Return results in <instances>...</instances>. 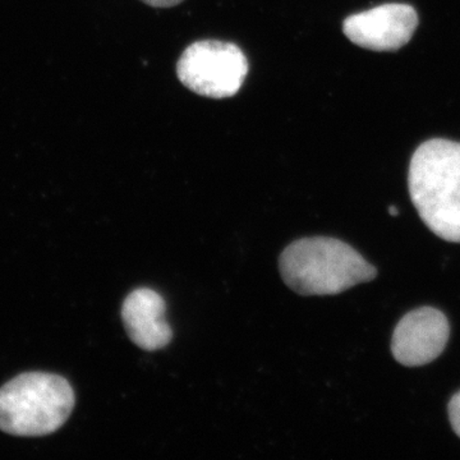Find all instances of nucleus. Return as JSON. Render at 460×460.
I'll list each match as a JSON object with an SVG mask.
<instances>
[{"instance_id":"nucleus-1","label":"nucleus","mask_w":460,"mask_h":460,"mask_svg":"<svg viewBox=\"0 0 460 460\" xmlns=\"http://www.w3.org/2000/svg\"><path fill=\"white\" fill-rule=\"evenodd\" d=\"M408 190L426 226L460 243V142L434 138L420 145L411 159Z\"/></svg>"},{"instance_id":"nucleus-2","label":"nucleus","mask_w":460,"mask_h":460,"mask_svg":"<svg viewBox=\"0 0 460 460\" xmlns=\"http://www.w3.org/2000/svg\"><path fill=\"white\" fill-rule=\"evenodd\" d=\"M284 283L302 296H334L376 278L375 266L337 238L311 237L293 242L281 252Z\"/></svg>"},{"instance_id":"nucleus-3","label":"nucleus","mask_w":460,"mask_h":460,"mask_svg":"<svg viewBox=\"0 0 460 460\" xmlns=\"http://www.w3.org/2000/svg\"><path fill=\"white\" fill-rule=\"evenodd\" d=\"M74 408V389L65 377L22 374L0 389V429L13 436L53 434Z\"/></svg>"},{"instance_id":"nucleus-4","label":"nucleus","mask_w":460,"mask_h":460,"mask_svg":"<svg viewBox=\"0 0 460 460\" xmlns=\"http://www.w3.org/2000/svg\"><path fill=\"white\" fill-rule=\"evenodd\" d=\"M247 74V58L232 42H193L177 63L181 84L205 98H232L243 86Z\"/></svg>"},{"instance_id":"nucleus-5","label":"nucleus","mask_w":460,"mask_h":460,"mask_svg":"<svg viewBox=\"0 0 460 460\" xmlns=\"http://www.w3.org/2000/svg\"><path fill=\"white\" fill-rule=\"evenodd\" d=\"M417 27L416 9L402 3H387L345 18L343 32L363 49L395 51L411 41Z\"/></svg>"},{"instance_id":"nucleus-6","label":"nucleus","mask_w":460,"mask_h":460,"mask_svg":"<svg viewBox=\"0 0 460 460\" xmlns=\"http://www.w3.org/2000/svg\"><path fill=\"white\" fill-rule=\"evenodd\" d=\"M450 338L447 317L434 307L405 314L394 330L392 353L405 367L429 365L441 356Z\"/></svg>"},{"instance_id":"nucleus-7","label":"nucleus","mask_w":460,"mask_h":460,"mask_svg":"<svg viewBox=\"0 0 460 460\" xmlns=\"http://www.w3.org/2000/svg\"><path fill=\"white\" fill-rule=\"evenodd\" d=\"M164 298L148 288H138L124 299L122 320L129 339L147 352L171 343L172 330L165 321Z\"/></svg>"},{"instance_id":"nucleus-8","label":"nucleus","mask_w":460,"mask_h":460,"mask_svg":"<svg viewBox=\"0 0 460 460\" xmlns=\"http://www.w3.org/2000/svg\"><path fill=\"white\" fill-rule=\"evenodd\" d=\"M447 411H449L450 425H452L454 432L460 438V392L450 399Z\"/></svg>"},{"instance_id":"nucleus-9","label":"nucleus","mask_w":460,"mask_h":460,"mask_svg":"<svg viewBox=\"0 0 460 460\" xmlns=\"http://www.w3.org/2000/svg\"><path fill=\"white\" fill-rule=\"evenodd\" d=\"M142 2L146 3V4L151 5V7L171 8L180 4L183 0H142Z\"/></svg>"},{"instance_id":"nucleus-10","label":"nucleus","mask_w":460,"mask_h":460,"mask_svg":"<svg viewBox=\"0 0 460 460\" xmlns=\"http://www.w3.org/2000/svg\"><path fill=\"white\" fill-rule=\"evenodd\" d=\"M389 213L393 215V217H396L398 215V210L394 208V206H390Z\"/></svg>"}]
</instances>
